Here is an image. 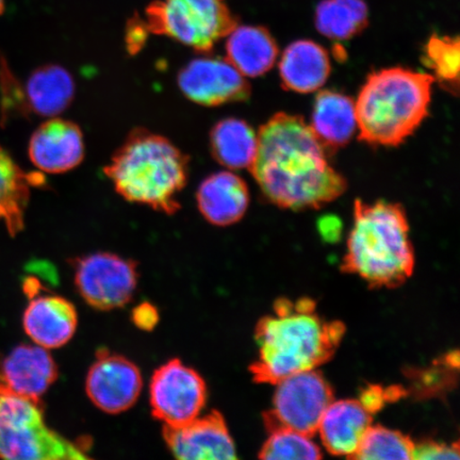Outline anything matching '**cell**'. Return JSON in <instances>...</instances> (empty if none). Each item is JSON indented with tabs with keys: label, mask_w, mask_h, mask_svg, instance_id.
Segmentation results:
<instances>
[{
	"label": "cell",
	"mask_w": 460,
	"mask_h": 460,
	"mask_svg": "<svg viewBox=\"0 0 460 460\" xmlns=\"http://www.w3.org/2000/svg\"><path fill=\"white\" fill-rule=\"evenodd\" d=\"M132 321L139 329L152 331L158 323L159 314L152 304L142 303L132 312Z\"/></svg>",
	"instance_id": "31"
},
{
	"label": "cell",
	"mask_w": 460,
	"mask_h": 460,
	"mask_svg": "<svg viewBox=\"0 0 460 460\" xmlns=\"http://www.w3.org/2000/svg\"><path fill=\"white\" fill-rule=\"evenodd\" d=\"M84 153V134L79 126L58 118L40 125L28 146L33 165L49 174H62L77 168Z\"/></svg>",
	"instance_id": "14"
},
{
	"label": "cell",
	"mask_w": 460,
	"mask_h": 460,
	"mask_svg": "<svg viewBox=\"0 0 460 460\" xmlns=\"http://www.w3.org/2000/svg\"><path fill=\"white\" fill-rule=\"evenodd\" d=\"M412 459H459L457 445L447 446L433 440L413 442Z\"/></svg>",
	"instance_id": "30"
},
{
	"label": "cell",
	"mask_w": 460,
	"mask_h": 460,
	"mask_svg": "<svg viewBox=\"0 0 460 460\" xmlns=\"http://www.w3.org/2000/svg\"><path fill=\"white\" fill-rule=\"evenodd\" d=\"M413 442L400 431L370 427L352 459H412Z\"/></svg>",
	"instance_id": "26"
},
{
	"label": "cell",
	"mask_w": 460,
	"mask_h": 460,
	"mask_svg": "<svg viewBox=\"0 0 460 460\" xmlns=\"http://www.w3.org/2000/svg\"><path fill=\"white\" fill-rule=\"evenodd\" d=\"M190 159L165 137L136 128L113 154L105 174L120 197L166 215L181 209Z\"/></svg>",
	"instance_id": "3"
},
{
	"label": "cell",
	"mask_w": 460,
	"mask_h": 460,
	"mask_svg": "<svg viewBox=\"0 0 460 460\" xmlns=\"http://www.w3.org/2000/svg\"><path fill=\"white\" fill-rule=\"evenodd\" d=\"M4 11V0H0V16L3 15Z\"/></svg>",
	"instance_id": "33"
},
{
	"label": "cell",
	"mask_w": 460,
	"mask_h": 460,
	"mask_svg": "<svg viewBox=\"0 0 460 460\" xmlns=\"http://www.w3.org/2000/svg\"><path fill=\"white\" fill-rule=\"evenodd\" d=\"M415 252L404 208L378 200L356 199L342 271L358 275L373 288H395L411 278Z\"/></svg>",
	"instance_id": "4"
},
{
	"label": "cell",
	"mask_w": 460,
	"mask_h": 460,
	"mask_svg": "<svg viewBox=\"0 0 460 460\" xmlns=\"http://www.w3.org/2000/svg\"><path fill=\"white\" fill-rule=\"evenodd\" d=\"M147 29L146 22L139 19H134L129 22L128 34H126V43L130 54H136L146 41Z\"/></svg>",
	"instance_id": "32"
},
{
	"label": "cell",
	"mask_w": 460,
	"mask_h": 460,
	"mask_svg": "<svg viewBox=\"0 0 460 460\" xmlns=\"http://www.w3.org/2000/svg\"><path fill=\"white\" fill-rule=\"evenodd\" d=\"M257 147V134L243 119H222L210 132L212 156L229 170L250 169Z\"/></svg>",
	"instance_id": "24"
},
{
	"label": "cell",
	"mask_w": 460,
	"mask_h": 460,
	"mask_svg": "<svg viewBox=\"0 0 460 460\" xmlns=\"http://www.w3.org/2000/svg\"><path fill=\"white\" fill-rule=\"evenodd\" d=\"M42 185L41 174L25 172L0 146V221L4 223L11 235L24 229L31 188Z\"/></svg>",
	"instance_id": "22"
},
{
	"label": "cell",
	"mask_w": 460,
	"mask_h": 460,
	"mask_svg": "<svg viewBox=\"0 0 460 460\" xmlns=\"http://www.w3.org/2000/svg\"><path fill=\"white\" fill-rule=\"evenodd\" d=\"M313 131L327 153L347 146L358 129L355 102L335 91H321L315 97Z\"/></svg>",
	"instance_id": "21"
},
{
	"label": "cell",
	"mask_w": 460,
	"mask_h": 460,
	"mask_svg": "<svg viewBox=\"0 0 460 460\" xmlns=\"http://www.w3.org/2000/svg\"><path fill=\"white\" fill-rule=\"evenodd\" d=\"M371 425V413L358 400L332 401L322 416L316 433L332 456L350 458Z\"/></svg>",
	"instance_id": "17"
},
{
	"label": "cell",
	"mask_w": 460,
	"mask_h": 460,
	"mask_svg": "<svg viewBox=\"0 0 460 460\" xmlns=\"http://www.w3.org/2000/svg\"><path fill=\"white\" fill-rule=\"evenodd\" d=\"M199 210L217 226H229L243 217L250 204L249 188L232 172H218L206 178L197 192Z\"/></svg>",
	"instance_id": "18"
},
{
	"label": "cell",
	"mask_w": 460,
	"mask_h": 460,
	"mask_svg": "<svg viewBox=\"0 0 460 460\" xmlns=\"http://www.w3.org/2000/svg\"><path fill=\"white\" fill-rule=\"evenodd\" d=\"M76 84L70 72L57 65L34 70L25 84H21L24 115L56 118L70 107Z\"/></svg>",
	"instance_id": "19"
},
{
	"label": "cell",
	"mask_w": 460,
	"mask_h": 460,
	"mask_svg": "<svg viewBox=\"0 0 460 460\" xmlns=\"http://www.w3.org/2000/svg\"><path fill=\"white\" fill-rule=\"evenodd\" d=\"M0 458L88 459L86 451L45 423L40 401L11 390L0 377Z\"/></svg>",
	"instance_id": "6"
},
{
	"label": "cell",
	"mask_w": 460,
	"mask_h": 460,
	"mask_svg": "<svg viewBox=\"0 0 460 460\" xmlns=\"http://www.w3.org/2000/svg\"><path fill=\"white\" fill-rule=\"evenodd\" d=\"M181 93L198 105L216 107L244 102L251 96L246 78L227 59L200 57L190 61L178 74Z\"/></svg>",
	"instance_id": "11"
},
{
	"label": "cell",
	"mask_w": 460,
	"mask_h": 460,
	"mask_svg": "<svg viewBox=\"0 0 460 460\" xmlns=\"http://www.w3.org/2000/svg\"><path fill=\"white\" fill-rule=\"evenodd\" d=\"M164 438L175 457L183 460H230L237 458L234 442L226 420L218 411L180 427H164Z\"/></svg>",
	"instance_id": "13"
},
{
	"label": "cell",
	"mask_w": 460,
	"mask_h": 460,
	"mask_svg": "<svg viewBox=\"0 0 460 460\" xmlns=\"http://www.w3.org/2000/svg\"><path fill=\"white\" fill-rule=\"evenodd\" d=\"M273 408L264 413L268 430L289 429L313 437L333 401V390L318 371L293 374L278 384Z\"/></svg>",
	"instance_id": "8"
},
{
	"label": "cell",
	"mask_w": 460,
	"mask_h": 460,
	"mask_svg": "<svg viewBox=\"0 0 460 460\" xmlns=\"http://www.w3.org/2000/svg\"><path fill=\"white\" fill-rule=\"evenodd\" d=\"M137 367L128 358L101 350L86 376V394L93 404L108 413L134 406L142 390Z\"/></svg>",
	"instance_id": "12"
},
{
	"label": "cell",
	"mask_w": 460,
	"mask_h": 460,
	"mask_svg": "<svg viewBox=\"0 0 460 460\" xmlns=\"http://www.w3.org/2000/svg\"><path fill=\"white\" fill-rule=\"evenodd\" d=\"M207 386L199 374L172 359L155 371L149 401L155 418L164 427H180L199 416L206 404Z\"/></svg>",
	"instance_id": "9"
},
{
	"label": "cell",
	"mask_w": 460,
	"mask_h": 460,
	"mask_svg": "<svg viewBox=\"0 0 460 460\" xmlns=\"http://www.w3.org/2000/svg\"><path fill=\"white\" fill-rule=\"evenodd\" d=\"M345 326L316 313L312 298H279L273 314L258 322V358L250 367L254 381L278 384L281 379L314 370L332 358L342 341Z\"/></svg>",
	"instance_id": "2"
},
{
	"label": "cell",
	"mask_w": 460,
	"mask_h": 460,
	"mask_svg": "<svg viewBox=\"0 0 460 460\" xmlns=\"http://www.w3.org/2000/svg\"><path fill=\"white\" fill-rule=\"evenodd\" d=\"M250 170L272 204L291 210L319 209L347 191L345 178L329 163L312 128L280 112L261 126Z\"/></svg>",
	"instance_id": "1"
},
{
	"label": "cell",
	"mask_w": 460,
	"mask_h": 460,
	"mask_svg": "<svg viewBox=\"0 0 460 460\" xmlns=\"http://www.w3.org/2000/svg\"><path fill=\"white\" fill-rule=\"evenodd\" d=\"M78 315L71 302L61 296H46L29 303L22 325L31 341L44 349L63 347L76 332Z\"/></svg>",
	"instance_id": "15"
},
{
	"label": "cell",
	"mask_w": 460,
	"mask_h": 460,
	"mask_svg": "<svg viewBox=\"0 0 460 460\" xmlns=\"http://www.w3.org/2000/svg\"><path fill=\"white\" fill-rule=\"evenodd\" d=\"M75 284L90 306L111 310L131 301L137 285L134 261L111 252H95L75 261Z\"/></svg>",
	"instance_id": "10"
},
{
	"label": "cell",
	"mask_w": 460,
	"mask_h": 460,
	"mask_svg": "<svg viewBox=\"0 0 460 460\" xmlns=\"http://www.w3.org/2000/svg\"><path fill=\"white\" fill-rule=\"evenodd\" d=\"M435 82L433 75L402 67L369 75L355 102L359 140L400 146L427 119Z\"/></svg>",
	"instance_id": "5"
},
{
	"label": "cell",
	"mask_w": 460,
	"mask_h": 460,
	"mask_svg": "<svg viewBox=\"0 0 460 460\" xmlns=\"http://www.w3.org/2000/svg\"><path fill=\"white\" fill-rule=\"evenodd\" d=\"M148 33L166 36L199 53H210L238 26L226 0H155L146 10Z\"/></svg>",
	"instance_id": "7"
},
{
	"label": "cell",
	"mask_w": 460,
	"mask_h": 460,
	"mask_svg": "<svg viewBox=\"0 0 460 460\" xmlns=\"http://www.w3.org/2000/svg\"><path fill=\"white\" fill-rule=\"evenodd\" d=\"M331 61L327 51L309 40L293 42L279 62L281 84L296 93H312L327 82Z\"/></svg>",
	"instance_id": "20"
},
{
	"label": "cell",
	"mask_w": 460,
	"mask_h": 460,
	"mask_svg": "<svg viewBox=\"0 0 460 460\" xmlns=\"http://www.w3.org/2000/svg\"><path fill=\"white\" fill-rule=\"evenodd\" d=\"M226 56L244 77L255 78L271 70L279 48L267 28L238 25L227 36Z\"/></svg>",
	"instance_id": "23"
},
{
	"label": "cell",
	"mask_w": 460,
	"mask_h": 460,
	"mask_svg": "<svg viewBox=\"0 0 460 460\" xmlns=\"http://www.w3.org/2000/svg\"><path fill=\"white\" fill-rule=\"evenodd\" d=\"M369 9L364 0H323L315 10V27L338 41L358 36L367 26Z\"/></svg>",
	"instance_id": "25"
},
{
	"label": "cell",
	"mask_w": 460,
	"mask_h": 460,
	"mask_svg": "<svg viewBox=\"0 0 460 460\" xmlns=\"http://www.w3.org/2000/svg\"><path fill=\"white\" fill-rule=\"evenodd\" d=\"M0 377L14 393L40 401L56 382L58 367L48 349L20 345L4 360Z\"/></svg>",
	"instance_id": "16"
},
{
	"label": "cell",
	"mask_w": 460,
	"mask_h": 460,
	"mask_svg": "<svg viewBox=\"0 0 460 460\" xmlns=\"http://www.w3.org/2000/svg\"><path fill=\"white\" fill-rule=\"evenodd\" d=\"M405 391L401 387H390L384 389L376 385H370L359 396V402L372 415L374 412L381 411L387 402L398 400Z\"/></svg>",
	"instance_id": "29"
},
{
	"label": "cell",
	"mask_w": 460,
	"mask_h": 460,
	"mask_svg": "<svg viewBox=\"0 0 460 460\" xmlns=\"http://www.w3.org/2000/svg\"><path fill=\"white\" fill-rule=\"evenodd\" d=\"M459 38L435 34L425 46L424 65L433 70L435 80L453 92L459 85Z\"/></svg>",
	"instance_id": "28"
},
{
	"label": "cell",
	"mask_w": 460,
	"mask_h": 460,
	"mask_svg": "<svg viewBox=\"0 0 460 460\" xmlns=\"http://www.w3.org/2000/svg\"><path fill=\"white\" fill-rule=\"evenodd\" d=\"M259 451V458L279 460L320 459V447L312 437L289 429H274Z\"/></svg>",
	"instance_id": "27"
}]
</instances>
